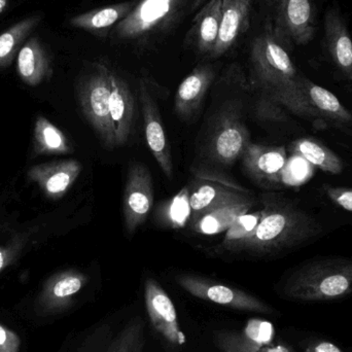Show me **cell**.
I'll return each mask as SVG.
<instances>
[{"mask_svg": "<svg viewBox=\"0 0 352 352\" xmlns=\"http://www.w3.org/2000/svg\"><path fill=\"white\" fill-rule=\"evenodd\" d=\"M254 86L270 96L287 113L307 119L300 94V78L287 51V45L277 36L271 22L265 25L252 41L250 54Z\"/></svg>", "mask_w": 352, "mask_h": 352, "instance_id": "1", "label": "cell"}, {"mask_svg": "<svg viewBox=\"0 0 352 352\" xmlns=\"http://www.w3.org/2000/svg\"><path fill=\"white\" fill-rule=\"evenodd\" d=\"M262 210L256 231L238 250L254 254L278 252L307 241L322 231L314 217L278 197L266 195Z\"/></svg>", "mask_w": 352, "mask_h": 352, "instance_id": "2", "label": "cell"}, {"mask_svg": "<svg viewBox=\"0 0 352 352\" xmlns=\"http://www.w3.org/2000/svg\"><path fill=\"white\" fill-rule=\"evenodd\" d=\"M190 0H138L128 16L111 31L117 43L146 47L173 32Z\"/></svg>", "mask_w": 352, "mask_h": 352, "instance_id": "3", "label": "cell"}, {"mask_svg": "<svg viewBox=\"0 0 352 352\" xmlns=\"http://www.w3.org/2000/svg\"><path fill=\"white\" fill-rule=\"evenodd\" d=\"M283 294L297 301H328L352 294V260L326 258L300 267L285 281Z\"/></svg>", "mask_w": 352, "mask_h": 352, "instance_id": "4", "label": "cell"}, {"mask_svg": "<svg viewBox=\"0 0 352 352\" xmlns=\"http://www.w3.org/2000/svg\"><path fill=\"white\" fill-rule=\"evenodd\" d=\"M113 72V68L105 62H94L90 72L80 78L78 87V101L85 117L101 142L109 148H116L109 111Z\"/></svg>", "mask_w": 352, "mask_h": 352, "instance_id": "5", "label": "cell"}, {"mask_svg": "<svg viewBox=\"0 0 352 352\" xmlns=\"http://www.w3.org/2000/svg\"><path fill=\"white\" fill-rule=\"evenodd\" d=\"M237 101L227 103L213 121L206 144L207 158L213 164L229 167L239 160L250 142Z\"/></svg>", "mask_w": 352, "mask_h": 352, "instance_id": "6", "label": "cell"}, {"mask_svg": "<svg viewBox=\"0 0 352 352\" xmlns=\"http://www.w3.org/2000/svg\"><path fill=\"white\" fill-rule=\"evenodd\" d=\"M192 217L190 225L205 213L234 203L254 201L248 188L232 182L226 176L206 170L195 173L194 180L188 186Z\"/></svg>", "mask_w": 352, "mask_h": 352, "instance_id": "7", "label": "cell"}, {"mask_svg": "<svg viewBox=\"0 0 352 352\" xmlns=\"http://www.w3.org/2000/svg\"><path fill=\"white\" fill-rule=\"evenodd\" d=\"M175 281L192 297L211 302L217 305L239 311L270 316L275 314L274 309L271 306L254 296L205 277L192 274H178L175 276Z\"/></svg>", "mask_w": 352, "mask_h": 352, "instance_id": "8", "label": "cell"}, {"mask_svg": "<svg viewBox=\"0 0 352 352\" xmlns=\"http://www.w3.org/2000/svg\"><path fill=\"white\" fill-rule=\"evenodd\" d=\"M271 24L285 45H308L316 32L314 0H275L274 21Z\"/></svg>", "mask_w": 352, "mask_h": 352, "instance_id": "9", "label": "cell"}, {"mask_svg": "<svg viewBox=\"0 0 352 352\" xmlns=\"http://www.w3.org/2000/svg\"><path fill=\"white\" fill-rule=\"evenodd\" d=\"M154 204V184L146 165L134 163L128 171L124 192V221L126 231L132 235L146 223Z\"/></svg>", "mask_w": 352, "mask_h": 352, "instance_id": "10", "label": "cell"}, {"mask_svg": "<svg viewBox=\"0 0 352 352\" xmlns=\"http://www.w3.org/2000/svg\"><path fill=\"white\" fill-rule=\"evenodd\" d=\"M144 301L151 324L157 333L171 345L184 346L186 337L180 329L175 304L155 279L148 278L144 283Z\"/></svg>", "mask_w": 352, "mask_h": 352, "instance_id": "11", "label": "cell"}, {"mask_svg": "<svg viewBox=\"0 0 352 352\" xmlns=\"http://www.w3.org/2000/svg\"><path fill=\"white\" fill-rule=\"evenodd\" d=\"M138 92H140V100L142 103L144 131H146V140L148 148L156 159L163 173L167 177L171 178L173 176V163L170 146L167 140L158 105L151 94L146 78H140Z\"/></svg>", "mask_w": 352, "mask_h": 352, "instance_id": "12", "label": "cell"}, {"mask_svg": "<svg viewBox=\"0 0 352 352\" xmlns=\"http://www.w3.org/2000/svg\"><path fill=\"white\" fill-rule=\"evenodd\" d=\"M300 93L307 119H316L336 127L352 125V113L327 89L301 76Z\"/></svg>", "mask_w": 352, "mask_h": 352, "instance_id": "13", "label": "cell"}, {"mask_svg": "<svg viewBox=\"0 0 352 352\" xmlns=\"http://www.w3.org/2000/svg\"><path fill=\"white\" fill-rule=\"evenodd\" d=\"M244 171L252 179L265 186L280 184L287 166L283 146H264L250 142L241 157Z\"/></svg>", "mask_w": 352, "mask_h": 352, "instance_id": "14", "label": "cell"}, {"mask_svg": "<svg viewBox=\"0 0 352 352\" xmlns=\"http://www.w3.org/2000/svg\"><path fill=\"white\" fill-rule=\"evenodd\" d=\"M88 280V276L78 270L62 271L50 277L37 299L39 311L49 316L67 309Z\"/></svg>", "mask_w": 352, "mask_h": 352, "instance_id": "15", "label": "cell"}, {"mask_svg": "<svg viewBox=\"0 0 352 352\" xmlns=\"http://www.w3.org/2000/svg\"><path fill=\"white\" fill-rule=\"evenodd\" d=\"M252 0H223L219 36L210 59L227 54L248 32L252 18Z\"/></svg>", "mask_w": 352, "mask_h": 352, "instance_id": "16", "label": "cell"}, {"mask_svg": "<svg viewBox=\"0 0 352 352\" xmlns=\"http://www.w3.org/2000/svg\"><path fill=\"white\" fill-rule=\"evenodd\" d=\"M223 0H208L205 2L192 21L186 33L184 43L198 55L210 57L221 25Z\"/></svg>", "mask_w": 352, "mask_h": 352, "instance_id": "17", "label": "cell"}, {"mask_svg": "<svg viewBox=\"0 0 352 352\" xmlns=\"http://www.w3.org/2000/svg\"><path fill=\"white\" fill-rule=\"evenodd\" d=\"M324 41L333 63L352 84V38L346 23L336 8L324 16Z\"/></svg>", "mask_w": 352, "mask_h": 352, "instance_id": "18", "label": "cell"}, {"mask_svg": "<svg viewBox=\"0 0 352 352\" xmlns=\"http://www.w3.org/2000/svg\"><path fill=\"white\" fill-rule=\"evenodd\" d=\"M82 168L78 161H59L31 167L28 177L36 182L49 198L56 200L62 198L74 186Z\"/></svg>", "mask_w": 352, "mask_h": 352, "instance_id": "19", "label": "cell"}, {"mask_svg": "<svg viewBox=\"0 0 352 352\" xmlns=\"http://www.w3.org/2000/svg\"><path fill=\"white\" fill-rule=\"evenodd\" d=\"M214 78L212 65L200 64L182 80L176 91L175 100V109L180 118L188 119L198 111Z\"/></svg>", "mask_w": 352, "mask_h": 352, "instance_id": "20", "label": "cell"}, {"mask_svg": "<svg viewBox=\"0 0 352 352\" xmlns=\"http://www.w3.org/2000/svg\"><path fill=\"white\" fill-rule=\"evenodd\" d=\"M136 1L138 0H130L109 4L76 14L70 19L69 25L100 38H107L116 26L131 12Z\"/></svg>", "mask_w": 352, "mask_h": 352, "instance_id": "21", "label": "cell"}, {"mask_svg": "<svg viewBox=\"0 0 352 352\" xmlns=\"http://www.w3.org/2000/svg\"><path fill=\"white\" fill-rule=\"evenodd\" d=\"M134 107V97L129 85L113 70L109 111L116 146H124L129 140L133 127Z\"/></svg>", "mask_w": 352, "mask_h": 352, "instance_id": "22", "label": "cell"}, {"mask_svg": "<svg viewBox=\"0 0 352 352\" xmlns=\"http://www.w3.org/2000/svg\"><path fill=\"white\" fill-rule=\"evenodd\" d=\"M16 69L28 86L36 87L51 78L53 64L41 39L31 37L23 45L16 56Z\"/></svg>", "mask_w": 352, "mask_h": 352, "instance_id": "23", "label": "cell"}, {"mask_svg": "<svg viewBox=\"0 0 352 352\" xmlns=\"http://www.w3.org/2000/svg\"><path fill=\"white\" fill-rule=\"evenodd\" d=\"M254 201L234 203L213 209L199 217L192 223L195 233L202 235H217L227 231L234 221L244 213L250 212L254 206Z\"/></svg>", "mask_w": 352, "mask_h": 352, "instance_id": "24", "label": "cell"}, {"mask_svg": "<svg viewBox=\"0 0 352 352\" xmlns=\"http://www.w3.org/2000/svg\"><path fill=\"white\" fill-rule=\"evenodd\" d=\"M41 14H32L14 23L0 34V69L8 67L12 63L27 37L41 24Z\"/></svg>", "mask_w": 352, "mask_h": 352, "instance_id": "25", "label": "cell"}, {"mask_svg": "<svg viewBox=\"0 0 352 352\" xmlns=\"http://www.w3.org/2000/svg\"><path fill=\"white\" fill-rule=\"evenodd\" d=\"M293 152L324 173L340 175L343 171L341 159L322 142L314 138H301L294 142Z\"/></svg>", "mask_w": 352, "mask_h": 352, "instance_id": "26", "label": "cell"}, {"mask_svg": "<svg viewBox=\"0 0 352 352\" xmlns=\"http://www.w3.org/2000/svg\"><path fill=\"white\" fill-rule=\"evenodd\" d=\"M34 152L38 155H63L72 153V146L63 132L43 116L35 122Z\"/></svg>", "mask_w": 352, "mask_h": 352, "instance_id": "27", "label": "cell"}, {"mask_svg": "<svg viewBox=\"0 0 352 352\" xmlns=\"http://www.w3.org/2000/svg\"><path fill=\"white\" fill-rule=\"evenodd\" d=\"M262 217V209L240 215L226 231L225 238L221 243L223 250L237 252L240 245L254 233Z\"/></svg>", "mask_w": 352, "mask_h": 352, "instance_id": "28", "label": "cell"}, {"mask_svg": "<svg viewBox=\"0 0 352 352\" xmlns=\"http://www.w3.org/2000/svg\"><path fill=\"white\" fill-rule=\"evenodd\" d=\"M144 322L138 316L113 337L105 352H144Z\"/></svg>", "mask_w": 352, "mask_h": 352, "instance_id": "29", "label": "cell"}, {"mask_svg": "<svg viewBox=\"0 0 352 352\" xmlns=\"http://www.w3.org/2000/svg\"><path fill=\"white\" fill-rule=\"evenodd\" d=\"M192 217L188 188H182L176 196L167 201L161 208L160 219L169 227L179 229L186 227Z\"/></svg>", "mask_w": 352, "mask_h": 352, "instance_id": "30", "label": "cell"}, {"mask_svg": "<svg viewBox=\"0 0 352 352\" xmlns=\"http://www.w3.org/2000/svg\"><path fill=\"white\" fill-rule=\"evenodd\" d=\"M215 344L221 352H295L289 345L272 342L262 346H254L240 340L233 331H217Z\"/></svg>", "mask_w": 352, "mask_h": 352, "instance_id": "31", "label": "cell"}, {"mask_svg": "<svg viewBox=\"0 0 352 352\" xmlns=\"http://www.w3.org/2000/svg\"><path fill=\"white\" fill-rule=\"evenodd\" d=\"M233 332L240 340L254 346H262L274 342V327L267 320L252 318L246 322L242 330Z\"/></svg>", "mask_w": 352, "mask_h": 352, "instance_id": "32", "label": "cell"}, {"mask_svg": "<svg viewBox=\"0 0 352 352\" xmlns=\"http://www.w3.org/2000/svg\"><path fill=\"white\" fill-rule=\"evenodd\" d=\"M113 337L111 327L107 324H101L82 340L76 352H105Z\"/></svg>", "mask_w": 352, "mask_h": 352, "instance_id": "33", "label": "cell"}, {"mask_svg": "<svg viewBox=\"0 0 352 352\" xmlns=\"http://www.w3.org/2000/svg\"><path fill=\"white\" fill-rule=\"evenodd\" d=\"M287 111L273 100L270 96L261 93L254 103V113L258 120L263 121H283L287 119Z\"/></svg>", "mask_w": 352, "mask_h": 352, "instance_id": "34", "label": "cell"}, {"mask_svg": "<svg viewBox=\"0 0 352 352\" xmlns=\"http://www.w3.org/2000/svg\"><path fill=\"white\" fill-rule=\"evenodd\" d=\"M324 190L335 204L352 212V188L324 186Z\"/></svg>", "mask_w": 352, "mask_h": 352, "instance_id": "35", "label": "cell"}, {"mask_svg": "<svg viewBox=\"0 0 352 352\" xmlns=\"http://www.w3.org/2000/svg\"><path fill=\"white\" fill-rule=\"evenodd\" d=\"M21 346L20 336L0 322V352H20Z\"/></svg>", "mask_w": 352, "mask_h": 352, "instance_id": "36", "label": "cell"}, {"mask_svg": "<svg viewBox=\"0 0 352 352\" xmlns=\"http://www.w3.org/2000/svg\"><path fill=\"white\" fill-rule=\"evenodd\" d=\"M305 352H344L340 347L329 341H316L311 343Z\"/></svg>", "mask_w": 352, "mask_h": 352, "instance_id": "37", "label": "cell"}, {"mask_svg": "<svg viewBox=\"0 0 352 352\" xmlns=\"http://www.w3.org/2000/svg\"><path fill=\"white\" fill-rule=\"evenodd\" d=\"M208 1V0H190V10H197L205 3V2Z\"/></svg>", "mask_w": 352, "mask_h": 352, "instance_id": "38", "label": "cell"}, {"mask_svg": "<svg viewBox=\"0 0 352 352\" xmlns=\"http://www.w3.org/2000/svg\"><path fill=\"white\" fill-rule=\"evenodd\" d=\"M6 263H8V261H6V256L4 254V252H1V250H0V272H1V271L3 270L4 267L6 266Z\"/></svg>", "mask_w": 352, "mask_h": 352, "instance_id": "39", "label": "cell"}, {"mask_svg": "<svg viewBox=\"0 0 352 352\" xmlns=\"http://www.w3.org/2000/svg\"><path fill=\"white\" fill-rule=\"evenodd\" d=\"M8 6V0H0V14H3Z\"/></svg>", "mask_w": 352, "mask_h": 352, "instance_id": "40", "label": "cell"}]
</instances>
